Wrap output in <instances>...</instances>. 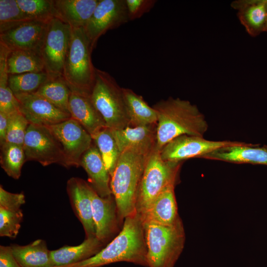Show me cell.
Masks as SVG:
<instances>
[{"mask_svg":"<svg viewBox=\"0 0 267 267\" xmlns=\"http://www.w3.org/2000/svg\"><path fill=\"white\" fill-rule=\"evenodd\" d=\"M23 148L26 161H36L43 166L57 164L70 168L62 145L47 126L29 124Z\"/></svg>","mask_w":267,"mask_h":267,"instance_id":"cell-8","label":"cell"},{"mask_svg":"<svg viewBox=\"0 0 267 267\" xmlns=\"http://www.w3.org/2000/svg\"><path fill=\"white\" fill-rule=\"evenodd\" d=\"M182 162L162 159L156 148L148 157L139 184L136 212L142 215L167 186L177 183Z\"/></svg>","mask_w":267,"mask_h":267,"instance_id":"cell-6","label":"cell"},{"mask_svg":"<svg viewBox=\"0 0 267 267\" xmlns=\"http://www.w3.org/2000/svg\"><path fill=\"white\" fill-rule=\"evenodd\" d=\"M99 0H52V15L72 28L84 27Z\"/></svg>","mask_w":267,"mask_h":267,"instance_id":"cell-20","label":"cell"},{"mask_svg":"<svg viewBox=\"0 0 267 267\" xmlns=\"http://www.w3.org/2000/svg\"><path fill=\"white\" fill-rule=\"evenodd\" d=\"M80 166L87 173L88 183L99 196L106 197L112 195L110 174L93 141L82 156Z\"/></svg>","mask_w":267,"mask_h":267,"instance_id":"cell-19","label":"cell"},{"mask_svg":"<svg viewBox=\"0 0 267 267\" xmlns=\"http://www.w3.org/2000/svg\"><path fill=\"white\" fill-rule=\"evenodd\" d=\"M71 31L69 25L56 17L48 22L40 55L50 78L62 76Z\"/></svg>","mask_w":267,"mask_h":267,"instance_id":"cell-9","label":"cell"},{"mask_svg":"<svg viewBox=\"0 0 267 267\" xmlns=\"http://www.w3.org/2000/svg\"><path fill=\"white\" fill-rule=\"evenodd\" d=\"M8 124V115L0 112V145L5 142Z\"/></svg>","mask_w":267,"mask_h":267,"instance_id":"cell-39","label":"cell"},{"mask_svg":"<svg viewBox=\"0 0 267 267\" xmlns=\"http://www.w3.org/2000/svg\"><path fill=\"white\" fill-rule=\"evenodd\" d=\"M25 203V197L23 192L13 193L5 190L0 185V207L6 210L17 211Z\"/></svg>","mask_w":267,"mask_h":267,"instance_id":"cell-36","label":"cell"},{"mask_svg":"<svg viewBox=\"0 0 267 267\" xmlns=\"http://www.w3.org/2000/svg\"><path fill=\"white\" fill-rule=\"evenodd\" d=\"M93 48L84 27L72 28L62 77L72 92L90 96L95 79Z\"/></svg>","mask_w":267,"mask_h":267,"instance_id":"cell-4","label":"cell"},{"mask_svg":"<svg viewBox=\"0 0 267 267\" xmlns=\"http://www.w3.org/2000/svg\"><path fill=\"white\" fill-rule=\"evenodd\" d=\"M157 124L137 127L128 126L112 133L122 153L131 151L148 156L156 148Z\"/></svg>","mask_w":267,"mask_h":267,"instance_id":"cell-16","label":"cell"},{"mask_svg":"<svg viewBox=\"0 0 267 267\" xmlns=\"http://www.w3.org/2000/svg\"><path fill=\"white\" fill-rule=\"evenodd\" d=\"M200 158L234 163H249L267 166V145L240 142L217 148Z\"/></svg>","mask_w":267,"mask_h":267,"instance_id":"cell-18","label":"cell"},{"mask_svg":"<svg viewBox=\"0 0 267 267\" xmlns=\"http://www.w3.org/2000/svg\"><path fill=\"white\" fill-rule=\"evenodd\" d=\"M105 246L96 237L85 238L78 245H65L50 251L51 264L56 267L78 263L95 255Z\"/></svg>","mask_w":267,"mask_h":267,"instance_id":"cell-24","label":"cell"},{"mask_svg":"<svg viewBox=\"0 0 267 267\" xmlns=\"http://www.w3.org/2000/svg\"><path fill=\"white\" fill-rule=\"evenodd\" d=\"M230 6L236 11L238 20L251 37L265 32L267 0H235Z\"/></svg>","mask_w":267,"mask_h":267,"instance_id":"cell-21","label":"cell"},{"mask_svg":"<svg viewBox=\"0 0 267 267\" xmlns=\"http://www.w3.org/2000/svg\"><path fill=\"white\" fill-rule=\"evenodd\" d=\"M265 32H267V19H266V26H265Z\"/></svg>","mask_w":267,"mask_h":267,"instance_id":"cell-40","label":"cell"},{"mask_svg":"<svg viewBox=\"0 0 267 267\" xmlns=\"http://www.w3.org/2000/svg\"><path fill=\"white\" fill-rule=\"evenodd\" d=\"M47 127L62 145L70 167H80L82 156L93 143L90 134L72 118Z\"/></svg>","mask_w":267,"mask_h":267,"instance_id":"cell-11","label":"cell"},{"mask_svg":"<svg viewBox=\"0 0 267 267\" xmlns=\"http://www.w3.org/2000/svg\"><path fill=\"white\" fill-rule=\"evenodd\" d=\"M71 91L62 76L50 78L35 93L44 97L60 109L70 113Z\"/></svg>","mask_w":267,"mask_h":267,"instance_id":"cell-27","label":"cell"},{"mask_svg":"<svg viewBox=\"0 0 267 267\" xmlns=\"http://www.w3.org/2000/svg\"><path fill=\"white\" fill-rule=\"evenodd\" d=\"M129 21L126 0H99L84 28L94 49L100 37Z\"/></svg>","mask_w":267,"mask_h":267,"instance_id":"cell-10","label":"cell"},{"mask_svg":"<svg viewBox=\"0 0 267 267\" xmlns=\"http://www.w3.org/2000/svg\"><path fill=\"white\" fill-rule=\"evenodd\" d=\"M143 223L147 267H174L185 240L181 219L171 225Z\"/></svg>","mask_w":267,"mask_h":267,"instance_id":"cell-5","label":"cell"},{"mask_svg":"<svg viewBox=\"0 0 267 267\" xmlns=\"http://www.w3.org/2000/svg\"><path fill=\"white\" fill-rule=\"evenodd\" d=\"M48 21L33 19L22 22L0 33V42L11 51H30L40 54Z\"/></svg>","mask_w":267,"mask_h":267,"instance_id":"cell-14","label":"cell"},{"mask_svg":"<svg viewBox=\"0 0 267 267\" xmlns=\"http://www.w3.org/2000/svg\"><path fill=\"white\" fill-rule=\"evenodd\" d=\"M7 64L9 75L45 71L40 54L33 51H10L7 57Z\"/></svg>","mask_w":267,"mask_h":267,"instance_id":"cell-28","label":"cell"},{"mask_svg":"<svg viewBox=\"0 0 267 267\" xmlns=\"http://www.w3.org/2000/svg\"><path fill=\"white\" fill-rule=\"evenodd\" d=\"M23 217L21 209L12 211L0 207V236L15 238L19 233Z\"/></svg>","mask_w":267,"mask_h":267,"instance_id":"cell-35","label":"cell"},{"mask_svg":"<svg viewBox=\"0 0 267 267\" xmlns=\"http://www.w3.org/2000/svg\"><path fill=\"white\" fill-rule=\"evenodd\" d=\"M88 182L77 177L69 178L66 190L73 210L83 226L85 238L96 237Z\"/></svg>","mask_w":267,"mask_h":267,"instance_id":"cell-17","label":"cell"},{"mask_svg":"<svg viewBox=\"0 0 267 267\" xmlns=\"http://www.w3.org/2000/svg\"><path fill=\"white\" fill-rule=\"evenodd\" d=\"M148 156L131 151L122 152L111 176L112 194L122 224L126 218L136 213L138 188Z\"/></svg>","mask_w":267,"mask_h":267,"instance_id":"cell-3","label":"cell"},{"mask_svg":"<svg viewBox=\"0 0 267 267\" xmlns=\"http://www.w3.org/2000/svg\"><path fill=\"white\" fill-rule=\"evenodd\" d=\"M175 185L166 187L145 213L141 215L143 222L171 225L180 219L175 194Z\"/></svg>","mask_w":267,"mask_h":267,"instance_id":"cell-23","label":"cell"},{"mask_svg":"<svg viewBox=\"0 0 267 267\" xmlns=\"http://www.w3.org/2000/svg\"><path fill=\"white\" fill-rule=\"evenodd\" d=\"M237 141H214L202 136L181 135L167 143L160 151L163 160L182 162L191 158H201L217 148L239 143Z\"/></svg>","mask_w":267,"mask_h":267,"instance_id":"cell-12","label":"cell"},{"mask_svg":"<svg viewBox=\"0 0 267 267\" xmlns=\"http://www.w3.org/2000/svg\"><path fill=\"white\" fill-rule=\"evenodd\" d=\"M92 138L111 177L121 154L113 136L112 131L110 128L106 127L98 132Z\"/></svg>","mask_w":267,"mask_h":267,"instance_id":"cell-29","label":"cell"},{"mask_svg":"<svg viewBox=\"0 0 267 267\" xmlns=\"http://www.w3.org/2000/svg\"><path fill=\"white\" fill-rule=\"evenodd\" d=\"M156 2V0H126L129 20L139 18L148 12Z\"/></svg>","mask_w":267,"mask_h":267,"instance_id":"cell-37","label":"cell"},{"mask_svg":"<svg viewBox=\"0 0 267 267\" xmlns=\"http://www.w3.org/2000/svg\"><path fill=\"white\" fill-rule=\"evenodd\" d=\"M8 115V124L5 142L23 146L25 136L29 123L19 110Z\"/></svg>","mask_w":267,"mask_h":267,"instance_id":"cell-33","label":"cell"},{"mask_svg":"<svg viewBox=\"0 0 267 267\" xmlns=\"http://www.w3.org/2000/svg\"><path fill=\"white\" fill-rule=\"evenodd\" d=\"M157 115L156 148L160 151L181 135L203 137L208 125L197 106L189 101L170 97L153 106Z\"/></svg>","mask_w":267,"mask_h":267,"instance_id":"cell-2","label":"cell"},{"mask_svg":"<svg viewBox=\"0 0 267 267\" xmlns=\"http://www.w3.org/2000/svg\"><path fill=\"white\" fill-rule=\"evenodd\" d=\"M69 110L71 118L79 122L92 137L107 127L103 117L92 103L90 96L71 91Z\"/></svg>","mask_w":267,"mask_h":267,"instance_id":"cell-22","label":"cell"},{"mask_svg":"<svg viewBox=\"0 0 267 267\" xmlns=\"http://www.w3.org/2000/svg\"><path fill=\"white\" fill-rule=\"evenodd\" d=\"M33 20L19 7L16 0H0V33Z\"/></svg>","mask_w":267,"mask_h":267,"instance_id":"cell-32","label":"cell"},{"mask_svg":"<svg viewBox=\"0 0 267 267\" xmlns=\"http://www.w3.org/2000/svg\"><path fill=\"white\" fill-rule=\"evenodd\" d=\"M20 9L32 19L48 21L52 17V0H16Z\"/></svg>","mask_w":267,"mask_h":267,"instance_id":"cell-34","label":"cell"},{"mask_svg":"<svg viewBox=\"0 0 267 267\" xmlns=\"http://www.w3.org/2000/svg\"><path fill=\"white\" fill-rule=\"evenodd\" d=\"M25 162L23 146L8 142L0 145V166L9 177L15 179H19Z\"/></svg>","mask_w":267,"mask_h":267,"instance_id":"cell-30","label":"cell"},{"mask_svg":"<svg viewBox=\"0 0 267 267\" xmlns=\"http://www.w3.org/2000/svg\"><path fill=\"white\" fill-rule=\"evenodd\" d=\"M0 267H21L12 253L10 246H0Z\"/></svg>","mask_w":267,"mask_h":267,"instance_id":"cell-38","label":"cell"},{"mask_svg":"<svg viewBox=\"0 0 267 267\" xmlns=\"http://www.w3.org/2000/svg\"><path fill=\"white\" fill-rule=\"evenodd\" d=\"M122 262L147 267L144 223L137 213L125 219L119 233L96 254L78 263L56 267H102Z\"/></svg>","mask_w":267,"mask_h":267,"instance_id":"cell-1","label":"cell"},{"mask_svg":"<svg viewBox=\"0 0 267 267\" xmlns=\"http://www.w3.org/2000/svg\"><path fill=\"white\" fill-rule=\"evenodd\" d=\"M90 98L108 128L118 130L129 126L122 88L108 73L96 68Z\"/></svg>","mask_w":267,"mask_h":267,"instance_id":"cell-7","label":"cell"},{"mask_svg":"<svg viewBox=\"0 0 267 267\" xmlns=\"http://www.w3.org/2000/svg\"><path fill=\"white\" fill-rule=\"evenodd\" d=\"M49 78L45 71L9 75L8 86L14 95L35 93Z\"/></svg>","mask_w":267,"mask_h":267,"instance_id":"cell-31","label":"cell"},{"mask_svg":"<svg viewBox=\"0 0 267 267\" xmlns=\"http://www.w3.org/2000/svg\"><path fill=\"white\" fill-rule=\"evenodd\" d=\"M129 119V126L137 127L157 124V115L143 97L130 89L122 88Z\"/></svg>","mask_w":267,"mask_h":267,"instance_id":"cell-26","label":"cell"},{"mask_svg":"<svg viewBox=\"0 0 267 267\" xmlns=\"http://www.w3.org/2000/svg\"><path fill=\"white\" fill-rule=\"evenodd\" d=\"M18 103V109L29 124L50 126L71 118L66 112L51 103L44 97L35 93L14 95Z\"/></svg>","mask_w":267,"mask_h":267,"instance_id":"cell-15","label":"cell"},{"mask_svg":"<svg viewBox=\"0 0 267 267\" xmlns=\"http://www.w3.org/2000/svg\"><path fill=\"white\" fill-rule=\"evenodd\" d=\"M12 253L21 267H53L46 242L37 239L26 245L12 244Z\"/></svg>","mask_w":267,"mask_h":267,"instance_id":"cell-25","label":"cell"},{"mask_svg":"<svg viewBox=\"0 0 267 267\" xmlns=\"http://www.w3.org/2000/svg\"><path fill=\"white\" fill-rule=\"evenodd\" d=\"M89 192L95 236L106 245L117 235L123 225L119 219L116 203L113 195L101 197L90 185Z\"/></svg>","mask_w":267,"mask_h":267,"instance_id":"cell-13","label":"cell"}]
</instances>
